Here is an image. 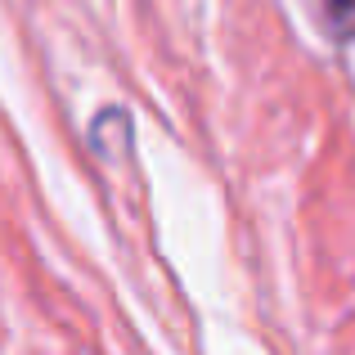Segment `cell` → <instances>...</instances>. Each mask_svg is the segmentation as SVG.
Returning a JSON list of instances; mask_svg holds the SVG:
<instances>
[{
  "label": "cell",
  "mask_w": 355,
  "mask_h": 355,
  "mask_svg": "<svg viewBox=\"0 0 355 355\" xmlns=\"http://www.w3.org/2000/svg\"><path fill=\"white\" fill-rule=\"evenodd\" d=\"M315 14V23L333 36L338 45L355 41V0H306Z\"/></svg>",
  "instance_id": "cell-1"
}]
</instances>
